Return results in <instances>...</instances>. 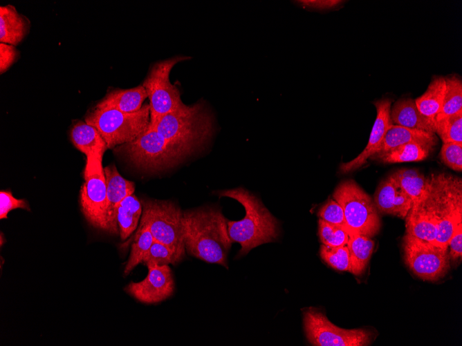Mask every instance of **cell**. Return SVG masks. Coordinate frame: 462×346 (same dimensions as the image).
I'll return each mask as SVG.
<instances>
[{
	"label": "cell",
	"instance_id": "17",
	"mask_svg": "<svg viewBox=\"0 0 462 346\" xmlns=\"http://www.w3.org/2000/svg\"><path fill=\"white\" fill-rule=\"evenodd\" d=\"M405 219L406 233L434 242L438 232V221L421 200L412 203Z\"/></svg>",
	"mask_w": 462,
	"mask_h": 346
},
{
	"label": "cell",
	"instance_id": "16",
	"mask_svg": "<svg viewBox=\"0 0 462 346\" xmlns=\"http://www.w3.org/2000/svg\"><path fill=\"white\" fill-rule=\"evenodd\" d=\"M373 202L378 213L405 219L412 205V200L390 177L378 186Z\"/></svg>",
	"mask_w": 462,
	"mask_h": 346
},
{
	"label": "cell",
	"instance_id": "14",
	"mask_svg": "<svg viewBox=\"0 0 462 346\" xmlns=\"http://www.w3.org/2000/svg\"><path fill=\"white\" fill-rule=\"evenodd\" d=\"M376 108V117L364 150L354 159L340 164L339 169L342 174L355 171L363 166L380 146L386 131L391 124L390 110L391 101L383 99L373 103Z\"/></svg>",
	"mask_w": 462,
	"mask_h": 346
},
{
	"label": "cell",
	"instance_id": "4",
	"mask_svg": "<svg viewBox=\"0 0 462 346\" xmlns=\"http://www.w3.org/2000/svg\"><path fill=\"white\" fill-rule=\"evenodd\" d=\"M438 221L435 243L447 246L456 227L462 222V181L445 173L427 177V188L421 200Z\"/></svg>",
	"mask_w": 462,
	"mask_h": 346
},
{
	"label": "cell",
	"instance_id": "25",
	"mask_svg": "<svg viewBox=\"0 0 462 346\" xmlns=\"http://www.w3.org/2000/svg\"><path fill=\"white\" fill-rule=\"evenodd\" d=\"M142 213L141 202L133 194L128 195L120 203L116 220L122 240L128 238L136 229Z\"/></svg>",
	"mask_w": 462,
	"mask_h": 346
},
{
	"label": "cell",
	"instance_id": "31",
	"mask_svg": "<svg viewBox=\"0 0 462 346\" xmlns=\"http://www.w3.org/2000/svg\"><path fill=\"white\" fill-rule=\"evenodd\" d=\"M320 255L321 258L334 269L350 272V254L346 245L330 247L322 244L320 246Z\"/></svg>",
	"mask_w": 462,
	"mask_h": 346
},
{
	"label": "cell",
	"instance_id": "5",
	"mask_svg": "<svg viewBox=\"0 0 462 346\" xmlns=\"http://www.w3.org/2000/svg\"><path fill=\"white\" fill-rule=\"evenodd\" d=\"M85 122L94 126L108 148L133 141L149 127V104L134 113H127L111 108L96 106L85 118Z\"/></svg>",
	"mask_w": 462,
	"mask_h": 346
},
{
	"label": "cell",
	"instance_id": "35",
	"mask_svg": "<svg viewBox=\"0 0 462 346\" xmlns=\"http://www.w3.org/2000/svg\"><path fill=\"white\" fill-rule=\"evenodd\" d=\"M320 219L346 229V222L343 209L334 199H329L317 213Z\"/></svg>",
	"mask_w": 462,
	"mask_h": 346
},
{
	"label": "cell",
	"instance_id": "27",
	"mask_svg": "<svg viewBox=\"0 0 462 346\" xmlns=\"http://www.w3.org/2000/svg\"><path fill=\"white\" fill-rule=\"evenodd\" d=\"M411 198L412 203L421 200L427 188V177L414 169H401L389 175Z\"/></svg>",
	"mask_w": 462,
	"mask_h": 346
},
{
	"label": "cell",
	"instance_id": "19",
	"mask_svg": "<svg viewBox=\"0 0 462 346\" xmlns=\"http://www.w3.org/2000/svg\"><path fill=\"white\" fill-rule=\"evenodd\" d=\"M29 19L18 12L15 6L0 7V41L16 46L28 35Z\"/></svg>",
	"mask_w": 462,
	"mask_h": 346
},
{
	"label": "cell",
	"instance_id": "28",
	"mask_svg": "<svg viewBox=\"0 0 462 346\" xmlns=\"http://www.w3.org/2000/svg\"><path fill=\"white\" fill-rule=\"evenodd\" d=\"M154 242V238L147 225L140 223L131 244L129 258L124 267L125 275H128L138 265L142 262Z\"/></svg>",
	"mask_w": 462,
	"mask_h": 346
},
{
	"label": "cell",
	"instance_id": "26",
	"mask_svg": "<svg viewBox=\"0 0 462 346\" xmlns=\"http://www.w3.org/2000/svg\"><path fill=\"white\" fill-rule=\"evenodd\" d=\"M346 246L350 254V273L356 276L362 274L373 251L374 241L367 236L351 233Z\"/></svg>",
	"mask_w": 462,
	"mask_h": 346
},
{
	"label": "cell",
	"instance_id": "24",
	"mask_svg": "<svg viewBox=\"0 0 462 346\" xmlns=\"http://www.w3.org/2000/svg\"><path fill=\"white\" fill-rule=\"evenodd\" d=\"M446 90L445 78L434 76L425 92L414 101L420 113L426 118L435 122L441 110Z\"/></svg>",
	"mask_w": 462,
	"mask_h": 346
},
{
	"label": "cell",
	"instance_id": "1",
	"mask_svg": "<svg viewBox=\"0 0 462 346\" xmlns=\"http://www.w3.org/2000/svg\"><path fill=\"white\" fill-rule=\"evenodd\" d=\"M185 251L207 263L228 269L231 247L227 220L214 207H201L183 212Z\"/></svg>",
	"mask_w": 462,
	"mask_h": 346
},
{
	"label": "cell",
	"instance_id": "34",
	"mask_svg": "<svg viewBox=\"0 0 462 346\" xmlns=\"http://www.w3.org/2000/svg\"><path fill=\"white\" fill-rule=\"evenodd\" d=\"M441 161L456 171L462 170V143H443L440 151Z\"/></svg>",
	"mask_w": 462,
	"mask_h": 346
},
{
	"label": "cell",
	"instance_id": "33",
	"mask_svg": "<svg viewBox=\"0 0 462 346\" xmlns=\"http://www.w3.org/2000/svg\"><path fill=\"white\" fill-rule=\"evenodd\" d=\"M181 260L167 246L154 240L149 250L143 258L142 262L147 267L152 265H176Z\"/></svg>",
	"mask_w": 462,
	"mask_h": 346
},
{
	"label": "cell",
	"instance_id": "32",
	"mask_svg": "<svg viewBox=\"0 0 462 346\" xmlns=\"http://www.w3.org/2000/svg\"><path fill=\"white\" fill-rule=\"evenodd\" d=\"M318 234L321 242L330 247L346 245L349 238V234L344 227L328 223L320 218Z\"/></svg>",
	"mask_w": 462,
	"mask_h": 346
},
{
	"label": "cell",
	"instance_id": "9",
	"mask_svg": "<svg viewBox=\"0 0 462 346\" xmlns=\"http://www.w3.org/2000/svg\"><path fill=\"white\" fill-rule=\"evenodd\" d=\"M117 151L136 166L151 171L172 168L187 157L150 126L133 141L118 146Z\"/></svg>",
	"mask_w": 462,
	"mask_h": 346
},
{
	"label": "cell",
	"instance_id": "12",
	"mask_svg": "<svg viewBox=\"0 0 462 346\" xmlns=\"http://www.w3.org/2000/svg\"><path fill=\"white\" fill-rule=\"evenodd\" d=\"M100 152L86 157L84 182L80 190L82 211L93 227L107 231V185Z\"/></svg>",
	"mask_w": 462,
	"mask_h": 346
},
{
	"label": "cell",
	"instance_id": "37",
	"mask_svg": "<svg viewBox=\"0 0 462 346\" xmlns=\"http://www.w3.org/2000/svg\"><path fill=\"white\" fill-rule=\"evenodd\" d=\"M450 262L458 264L462 257V222L456 227L448 243Z\"/></svg>",
	"mask_w": 462,
	"mask_h": 346
},
{
	"label": "cell",
	"instance_id": "18",
	"mask_svg": "<svg viewBox=\"0 0 462 346\" xmlns=\"http://www.w3.org/2000/svg\"><path fill=\"white\" fill-rule=\"evenodd\" d=\"M390 119L392 124L435 133V122L423 116L415 101L410 98L400 99L394 103L391 107Z\"/></svg>",
	"mask_w": 462,
	"mask_h": 346
},
{
	"label": "cell",
	"instance_id": "23",
	"mask_svg": "<svg viewBox=\"0 0 462 346\" xmlns=\"http://www.w3.org/2000/svg\"><path fill=\"white\" fill-rule=\"evenodd\" d=\"M71 142L86 157L108 148L104 140L92 125L86 122L75 124L71 131Z\"/></svg>",
	"mask_w": 462,
	"mask_h": 346
},
{
	"label": "cell",
	"instance_id": "7",
	"mask_svg": "<svg viewBox=\"0 0 462 346\" xmlns=\"http://www.w3.org/2000/svg\"><path fill=\"white\" fill-rule=\"evenodd\" d=\"M333 198L343 209L349 234L372 238L379 233L381 220L373 200L354 180L341 182Z\"/></svg>",
	"mask_w": 462,
	"mask_h": 346
},
{
	"label": "cell",
	"instance_id": "36",
	"mask_svg": "<svg viewBox=\"0 0 462 346\" xmlns=\"http://www.w3.org/2000/svg\"><path fill=\"white\" fill-rule=\"evenodd\" d=\"M16 209H22L30 211L28 202L24 199L15 198L11 191H0V218H7L8 213Z\"/></svg>",
	"mask_w": 462,
	"mask_h": 346
},
{
	"label": "cell",
	"instance_id": "3",
	"mask_svg": "<svg viewBox=\"0 0 462 346\" xmlns=\"http://www.w3.org/2000/svg\"><path fill=\"white\" fill-rule=\"evenodd\" d=\"M154 128L170 145L188 156L210 140L214 123L203 103L197 102L164 115Z\"/></svg>",
	"mask_w": 462,
	"mask_h": 346
},
{
	"label": "cell",
	"instance_id": "20",
	"mask_svg": "<svg viewBox=\"0 0 462 346\" xmlns=\"http://www.w3.org/2000/svg\"><path fill=\"white\" fill-rule=\"evenodd\" d=\"M147 97V94L142 85L129 89H114L108 92L96 106L131 113L139 110Z\"/></svg>",
	"mask_w": 462,
	"mask_h": 346
},
{
	"label": "cell",
	"instance_id": "8",
	"mask_svg": "<svg viewBox=\"0 0 462 346\" xmlns=\"http://www.w3.org/2000/svg\"><path fill=\"white\" fill-rule=\"evenodd\" d=\"M190 57L176 56L160 61L152 66L142 86L149 100L150 127H155L165 115L185 106L177 87L170 82L173 67Z\"/></svg>",
	"mask_w": 462,
	"mask_h": 346
},
{
	"label": "cell",
	"instance_id": "2",
	"mask_svg": "<svg viewBox=\"0 0 462 346\" xmlns=\"http://www.w3.org/2000/svg\"><path fill=\"white\" fill-rule=\"evenodd\" d=\"M217 194L238 201L245 209L246 215L242 220H227L230 240L241 245L238 256H243L259 245L276 240L279 233V223L257 196L242 187L219 191Z\"/></svg>",
	"mask_w": 462,
	"mask_h": 346
},
{
	"label": "cell",
	"instance_id": "29",
	"mask_svg": "<svg viewBox=\"0 0 462 346\" xmlns=\"http://www.w3.org/2000/svg\"><path fill=\"white\" fill-rule=\"evenodd\" d=\"M446 90L441 111L435 122L462 110V81L456 75L446 77Z\"/></svg>",
	"mask_w": 462,
	"mask_h": 346
},
{
	"label": "cell",
	"instance_id": "39",
	"mask_svg": "<svg viewBox=\"0 0 462 346\" xmlns=\"http://www.w3.org/2000/svg\"><path fill=\"white\" fill-rule=\"evenodd\" d=\"M293 2L297 3L304 8L323 10L335 9L344 1L339 0H304Z\"/></svg>",
	"mask_w": 462,
	"mask_h": 346
},
{
	"label": "cell",
	"instance_id": "22",
	"mask_svg": "<svg viewBox=\"0 0 462 346\" xmlns=\"http://www.w3.org/2000/svg\"><path fill=\"white\" fill-rule=\"evenodd\" d=\"M414 142L436 145V137L435 133L410 129L391 124L380 146L375 153L385 152L398 146Z\"/></svg>",
	"mask_w": 462,
	"mask_h": 346
},
{
	"label": "cell",
	"instance_id": "21",
	"mask_svg": "<svg viewBox=\"0 0 462 346\" xmlns=\"http://www.w3.org/2000/svg\"><path fill=\"white\" fill-rule=\"evenodd\" d=\"M435 145L422 142H409L382 153H376L370 158L383 164L419 162L425 160Z\"/></svg>",
	"mask_w": 462,
	"mask_h": 346
},
{
	"label": "cell",
	"instance_id": "15",
	"mask_svg": "<svg viewBox=\"0 0 462 346\" xmlns=\"http://www.w3.org/2000/svg\"><path fill=\"white\" fill-rule=\"evenodd\" d=\"M104 172L107 185V231L116 234L119 231L116 220L118 205L133 193L135 184L122 177L115 164L105 166Z\"/></svg>",
	"mask_w": 462,
	"mask_h": 346
},
{
	"label": "cell",
	"instance_id": "6",
	"mask_svg": "<svg viewBox=\"0 0 462 346\" xmlns=\"http://www.w3.org/2000/svg\"><path fill=\"white\" fill-rule=\"evenodd\" d=\"M140 222L147 225L154 240L169 247L182 260L185 256L183 212L170 200L143 199Z\"/></svg>",
	"mask_w": 462,
	"mask_h": 346
},
{
	"label": "cell",
	"instance_id": "11",
	"mask_svg": "<svg viewBox=\"0 0 462 346\" xmlns=\"http://www.w3.org/2000/svg\"><path fill=\"white\" fill-rule=\"evenodd\" d=\"M403 249L406 265L423 280H438L450 269L447 247L439 246L406 233L403 239Z\"/></svg>",
	"mask_w": 462,
	"mask_h": 346
},
{
	"label": "cell",
	"instance_id": "30",
	"mask_svg": "<svg viewBox=\"0 0 462 346\" xmlns=\"http://www.w3.org/2000/svg\"><path fill=\"white\" fill-rule=\"evenodd\" d=\"M435 133L443 143H462V110L436 121Z\"/></svg>",
	"mask_w": 462,
	"mask_h": 346
},
{
	"label": "cell",
	"instance_id": "13",
	"mask_svg": "<svg viewBox=\"0 0 462 346\" xmlns=\"http://www.w3.org/2000/svg\"><path fill=\"white\" fill-rule=\"evenodd\" d=\"M148 273L141 281L131 282L125 291L138 301L146 304L162 302L174 290V281L169 265L147 267Z\"/></svg>",
	"mask_w": 462,
	"mask_h": 346
},
{
	"label": "cell",
	"instance_id": "10",
	"mask_svg": "<svg viewBox=\"0 0 462 346\" xmlns=\"http://www.w3.org/2000/svg\"><path fill=\"white\" fill-rule=\"evenodd\" d=\"M303 325L308 341L314 346H367L373 339L369 330L339 327L312 307L303 311Z\"/></svg>",
	"mask_w": 462,
	"mask_h": 346
},
{
	"label": "cell",
	"instance_id": "38",
	"mask_svg": "<svg viewBox=\"0 0 462 346\" xmlns=\"http://www.w3.org/2000/svg\"><path fill=\"white\" fill-rule=\"evenodd\" d=\"M19 51L13 45L0 43V73H5L17 60Z\"/></svg>",
	"mask_w": 462,
	"mask_h": 346
}]
</instances>
